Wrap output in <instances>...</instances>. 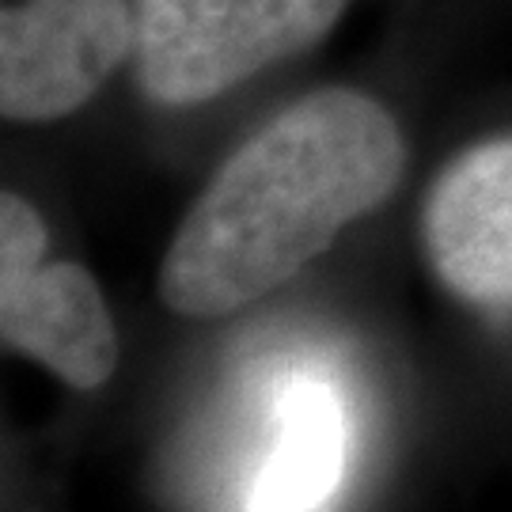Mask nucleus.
Instances as JSON below:
<instances>
[{
  "label": "nucleus",
  "instance_id": "f257e3e1",
  "mask_svg": "<svg viewBox=\"0 0 512 512\" xmlns=\"http://www.w3.org/2000/svg\"><path fill=\"white\" fill-rule=\"evenodd\" d=\"M406 141L376 99L323 88L277 110L213 171L167 243V311L217 319L281 289L395 194Z\"/></svg>",
  "mask_w": 512,
  "mask_h": 512
},
{
  "label": "nucleus",
  "instance_id": "f03ea898",
  "mask_svg": "<svg viewBox=\"0 0 512 512\" xmlns=\"http://www.w3.org/2000/svg\"><path fill=\"white\" fill-rule=\"evenodd\" d=\"M342 12L346 0H133V73L152 103H209L327 38Z\"/></svg>",
  "mask_w": 512,
  "mask_h": 512
},
{
  "label": "nucleus",
  "instance_id": "7ed1b4c3",
  "mask_svg": "<svg viewBox=\"0 0 512 512\" xmlns=\"http://www.w3.org/2000/svg\"><path fill=\"white\" fill-rule=\"evenodd\" d=\"M133 61V0H19L0 12V114L57 122Z\"/></svg>",
  "mask_w": 512,
  "mask_h": 512
},
{
  "label": "nucleus",
  "instance_id": "20e7f679",
  "mask_svg": "<svg viewBox=\"0 0 512 512\" xmlns=\"http://www.w3.org/2000/svg\"><path fill=\"white\" fill-rule=\"evenodd\" d=\"M421 239L444 289L482 308H512V137L467 148L440 171Z\"/></svg>",
  "mask_w": 512,
  "mask_h": 512
},
{
  "label": "nucleus",
  "instance_id": "39448f33",
  "mask_svg": "<svg viewBox=\"0 0 512 512\" xmlns=\"http://www.w3.org/2000/svg\"><path fill=\"white\" fill-rule=\"evenodd\" d=\"M0 342L76 391L103 387L118 368L107 296L80 262L65 258L0 270Z\"/></svg>",
  "mask_w": 512,
  "mask_h": 512
},
{
  "label": "nucleus",
  "instance_id": "423d86ee",
  "mask_svg": "<svg viewBox=\"0 0 512 512\" xmlns=\"http://www.w3.org/2000/svg\"><path fill=\"white\" fill-rule=\"evenodd\" d=\"M349 425L338 395L300 380L277 406V433L247 497L251 512H319L346 475Z\"/></svg>",
  "mask_w": 512,
  "mask_h": 512
}]
</instances>
